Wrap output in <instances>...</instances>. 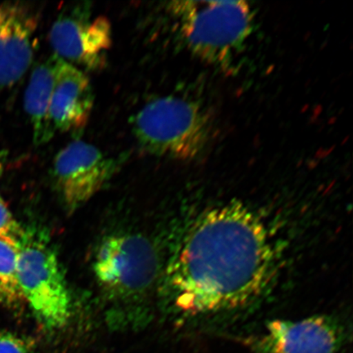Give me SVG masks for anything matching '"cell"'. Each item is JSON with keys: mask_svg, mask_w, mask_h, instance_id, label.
Wrapping results in <instances>:
<instances>
[{"mask_svg": "<svg viewBox=\"0 0 353 353\" xmlns=\"http://www.w3.org/2000/svg\"><path fill=\"white\" fill-rule=\"evenodd\" d=\"M277 268L276 247L262 217L242 203H224L188 229L167 268V295L185 316L237 311L266 292Z\"/></svg>", "mask_w": 353, "mask_h": 353, "instance_id": "6da1fadb", "label": "cell"}, {"mask_svg": "<svg viewBox=\"0 0 353 353\" xmlns=\"http://www.w3.org/2000/svg\"><path fill=\"white\" fill-rule=\"evenodd\" d=\"M169 10L190 52L223 72L253 32L254 12L245 1H174Z\"/></svg>", "mask_w": 353, "mask_h": 353, "instance_id": "7a4b0ae2", "label": "cell"}, {"mask_svg": "<svg viewBox=\"0 0 353 353\" xmlns=\"http://www.w3.org/2000/svg\"><path fill=\"white\" fill-rule=\"evenodd\" d=\"M141 147L154 156L192 161L210 144L211 123L200 105L176 96L150 101L132 119Z\"/></svg>", "mask_w": 353, "mask_h": 353, "instance_id": "3957f363", "label": "cell"}, {"mask_svg": "<svg viewBox=\"0 0 353 353\" xmlns=\"http://www.w3.org/2000/svg\"><path fill=\"white\" fill-rule=\"evenodd\" d=\"M19 278L26 302L48 330L65 325L70 297L59 261L46 236L24 230L19 242Z\"/></svg>", "mask_w": 353, "mask_h": 353, "instance_id": "277c9868", "label": "cell"}, {"mask_svg": "<svg viewBox=\"0 0 353 353\" xmlns=\"http://www.w3.org/2000/svg\"><path fill=\"white\" fill-rule=\"evenodd\" d=\"M157 271L154 246L137 234L107 238L95 258L94 272L100 285L118 299L143 294L156 280Z\"/></svg>", "mask_w": 353, "mask_h": 353, "instance_id": "5b68a950", "label": "cell"}, {"mask_svg": "<svg viewBox=\"0 0 353 353\" xmlns=\"http://www.w3.org/2000/svg\"><path fill=\"white\" fill-rule=\"evenodd\" d=\"M50 41L60 59L88 70H99L105 65L112 47V25L104 17H92L88 7H74L54 21Z\"/></svg>", "mask_w": 353, "mask_h": 353, "instance_id": "8992f818", "label": "cell"}, {"mask_svg": "<svg viewBox=\"0 0 353 353\" xmlns=\"http://www.w3.org/2000/svg\"><path fill=\"white\" fill-rule=\"evenodd\" d=\"M346 331L332 316L317 315L299 321L274 320L250 341L254 353H339Z\"/></svg>", "mask_w": 353, "mask_h": 353, "instance_id": "52a82bcc", "label": "cell"}, {"mask_svg": "<svg viewBox=\"0 0 353 353\" xmlns=\"http://www.w3.org/2000/svg\"><path fill=\"white\" fill-rule=\"evenodd\" d=\"M117 163L95 145L74 141L57 154L52 174L70 212L77 210L99 192L112 176Z\"/></svg>", "mask_w": 353, "mask_h": 353, "instance_id": "ba28073f", "label": "cell"}, {"mask_svg": "<svg viewBox=\"0 0 353 353\" xmlns=\"http://www.w3.org/2000/svg\"><path fill=\"white\" fill-rule=\"evenodd\" d=\"M37 28V17L28 7L0 3V87L13 85L28 72Z\"/></svg>", "mask_w": 353, "mask_h": 353, "instance_id": "9c48e42d", "label": "cell"}, {"mask_svg": "<svg viewBox=\"0 0 353 353\" xmlns=\"http://www.w3.org/2000/svg\"><path fill=\"white\" fill-rule=\"evenodd\" d=\"M55 83L51 118L56 131L78 132L90 120L94 95L90 79L77 66L54 54Z\"/></svg>", "mask_w": 353, "mask_h": 353, "instance_id": "30bf717a", "label": "cell"}, {"mask_svg": "<svg viewBox=\"0 0 353 353\" xmlns=\"http://www.w3.org/2000/svg\"><path fill=\"white\" fill-rule=\"evenodd\" d=\"M55 83L54 55L39 64L30 76L24 105L33 130L34 143L41 145L54 138L51 103Z\"/></svg>", "mask_w": 353, "mask_h": 353, "instance_id": "8fae6325", "label": "cell"}, {"mask_svg": "<svg viewBox=\"0 0 353 353\" xmlns=\"http://www.w3.org/2000/svg\"><path fill=\"white\" fill-rule=\"evenodd\" d=\"M25 303L19 278V242L0 237V303L17 310Z\"/></svg>", "mask_w": 353, "mask_h": 353, "instance_id": "7c38bea8", "label": "cell"}, {"mask_svg": "<svg viewBox=\"0 0 353 353\" xmlns=\"http://www.w3.org/2000/svg\"><path fill=\"white\" fill-rule=\"evenodd\" d=\"M32 339L21 336L10 331L0 330V353H34Z\"/></svg>", "mask_w": 353, "mask_h": 353, "instance_id": "4fadbf2b", "label": "cell"}, {"mask_svg": "<svg viewBox=\"0 0 353 353\" xmlns=\"http://www.w3.org/2000/svg\"><path fill=\"white\" fill-rule=\"evenodd\" d=\"M24 230L17 222L6 203L0 197V237L19 242Z\"/></svg>", "mask_w": 353, "mask_h": 353, "instance_id": "5bb4252c", "label": "cell"}, {"mask_svg": "<svg viewBox=\"0 0 353 353\" xmlns=\"http://www.w3.org/2000/svg\"><path fill=\"white\" fill-rule=\"evenodd\" d=\"M3 156L1 151H0V170H1L3 165Z\"/></svg>", "mask_w": 353, "mask_h": 353, "instance_id": "9a60e30c", "label": "cell"}]
</instances>
